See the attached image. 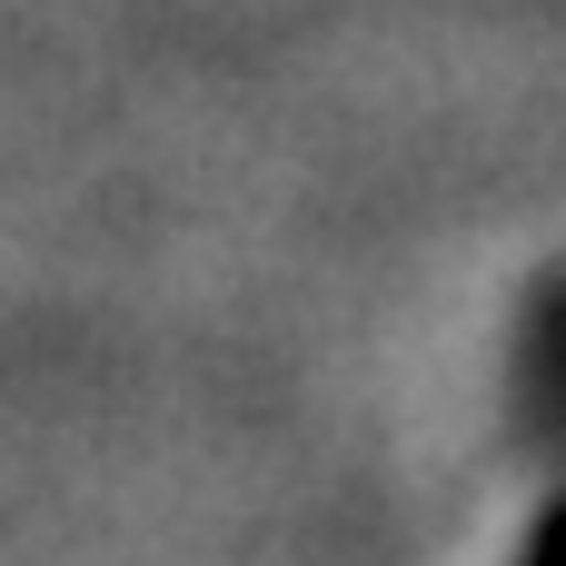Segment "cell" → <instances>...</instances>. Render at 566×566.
<instances>
[{
    "label": "cell",
    "instance_id": "obj_2",
    "mask_svg": "<svg viewBox=\"0 0 566 566\" xmlns=\"http://www.w3.org/2000/svg\"><path fill=\"white\" fill-rule=\"evenodd\" d=\"M517 566H547V517L527 527V547H517Z\"/></svg>",
    "mask_w": 566,
    "mask_h": 566
},
{
    "label": "cell",
    "instance_id": "obj_1",
    "mask_svg": "<svg viewBox=\"0 0 566 566\" xmlns=\"http://www.w3.org/2000/svg\"><path fill=\"white\" fill-rule=\"evenodd\" d=\"M557 338H566V289H557V279H537L527 328H517V418H527V438L557 428Z\"/></svg>",
    "mask_w": 566,
    "mask_h": 566
}]
</instances>
